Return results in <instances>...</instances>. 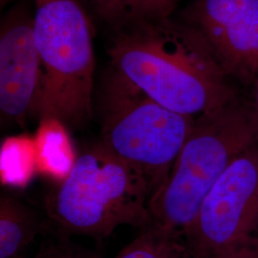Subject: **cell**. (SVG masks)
<instances>
[{
  "label": "cell",
  "mask_w": 258,
  "mask_h": 258,
  "mask_svg": "<svg viewBox=\"0 0 258 258\" xmlns=\"http://www.w3.org/2000/svg\"><path fill=\"white\" fill-rule=\"evenodd\" d=\"M34 37L42 65L38 120L80 126L92 116V24L79 0H36Z\"/></svg>",
  "instance_id": "4"
},
{
  "label": "cell",
  "mask_w": 258,
  "mask_h": 258,
  "mask_svg": "<svg viewBox=\"0 0 258 258\" xmlns=\"http://www.w3.org/2000/svg\"><path fill=\"white\" fill-rule=\"evenodd\" d=\"M37 171L34 139L8 138L1 148V179L3 184L22 186Z\"/></svg>",
  "instance_id": "12"
},
{
  "label": "cell",
  "mask_w": 258,
  "mask_h": 258,
  "mask_svg": "<svg viewBox=\"0 0 258 258\" xmlns=\"http://www.w3.org/2000/svg\"><path fill=\"white\" fill-rule=\"evenodd\" d=\"M43 71L33 28V17L16 8L0 31V112L2 122L24 126L37 117Z\"/></svg>",
  "instance_id": "8"
},
{
  "label": "cell",
  "mask_w": 258,
  "mask_h": 258,
  "mask_svg": "<svg viewBox=\"0 0 258 258\" xmlns=\"http://www.w3.org/2000/svg\"><path fill=\"white\" fill-rule=\"evenodd\" d=\"M35 258H101L97 253L76 246L65 239L46 241Z\"/></svg>",
  "instance_id": "14"
},
{
  "label": "cell",
  "mask_w": 258,
  "mask_h": 258,
  "mask_svg": "<svg viewBox=\"0 0 258 258\" xmlns=\"http://www.w3.org/2000/svg\"><path fill=\"white\" fill-rule=\"evenodd\" d=\"M97 15L114 28L123 22V0H99Z\"/></svg>",
  "instance_id": "16"
},
{
  "label": "cell",
  "mask_w": 258,
  "mask_h": 258,
  "mask_svg": "<svg viewBox=\"0 0 258 258\" xmlns=\"http://www.w3.org/2000/svg\"><path fill=\"white\" fill-rule=\"evenodd\" d=\"M41 229L37 212L13 196L0 200V258H25Z\"/></svg>",
  "instance_id": "9"
},
{
  "label": "cell",
  "mask_w": 258,
  "mask_h": 258,
  "mask_svg": "<svg viewBox=\"0 0 258 258\" xmlns=\"http://www.w3.org/2000/svg\"><path fill=\"white\" fill-rule=\"evenodd\" d=\"M34 146L37 171L58 182L64 180L77 160L64 123L55 118L39 120Z\"/></svg>",
  "instance_id": "10"
},
{
  "label": "cell",
  "mask_w": 258,
  "mask_h": 258,
  "mask_svg": "<svg viewBox=\"0 0 258 258\" xmlns=\"http://www.w3.org/2000/svg\"><path fill=\"white\" fill-rule=\"evenodd\" d=\"M258 231V147L252 146L222 174L185 234L196 258H212Z\"/></svg>",
  "instance_id": "6"
},
{
  "label": "cell",
  "mask_w": 258,
  "mask_h": 258,
  "mask_svg": "<svg viewBox=\"0 0 258 258\" xmlns=\"http://www.w3.org/2000/svg\"><path fill=\"white\" fill-rule=\"evenodd\" d=\"M182 0H123V23L139 19L169 18Z\"/></svg>",
  "instance_id": "13"
},
{
  "label": "cell",
  "mask_w": 258,
  "mask_h": 258,
  "mask_svg": "<svg viewBox=\"0 0 258 258\" xmlns=\"http://www.w3.org/2000/svg\"><path fill=\"white\" fill-rule=\"evenodd\" d=\"M115 258H196L184 234L148 226Z\"/></svg>",
  "instance_id": "11"
},
{
  "label": "cell",
  "mask_w": 258,
  "mask_h": 258,
  "mask_svg": "<svg viewBox=\"0 0 258 258\" xmlns=\"http://www.w3.org/2000/svg\"><path fill=\"white\" fill-rule=\"evenodd\" d=\"M115 30L111 70L167 109L196 118L238 96L205 39L182 19L132 20Z\"/></svg>",
  "instance_id": "1"
},
{
  "label": "cell",
  "mask_w": 258,
  "mask_h": 258,
  "mask_svg": "<svg viewBox=\"0 0 258 258\" xmlns=\"http://www.w3.org/2000/svg\"><path fill=\"white\" fill-rule=\"evenodd\" d=\"M86 1H88V2L92 5L93 7H94V10H95V12H96L97 7H98V2H99V0H86Z\"/></svg>",
  "instance_id": "17"
},
{
  "label": "cell",
  "mask_w": 258,
  "mask_h": 258,
  "mask_svg": "<svg viewBox=\"0 0 258 258\" xmlns=\"http://www.w3.org/2000/svg\"><path fill=\"white\" fill-rule=\"evenodd\" d=\"M256 233H258V231H257V232H256Z\"/></svg>",
  "instance_id": "19"
},
{
  "label": "cell",
  "mask_w": 258,
  "mask_h": 258,
  "mask_svg": "<svg viewBox=\"0 0 258 258\" xmlns=\"http://www.w3.org/2000/svg\"><path fill=\"white\" fill-rule=\"evenodd\" d=\"M212 258H258V233L240 240Z\"/></svg>",
  "instance_id": "15"
},
{
  "label": "cell",
  "mask_w": 258,
  "mask_h": 258,
  "mask_svg": "<svg viewBox=\"0 0 258 258\" xmlns=\"http://www.w3.org/2000/svg\"><path fill=\"white\" fill-rule=\"evenodd\" d=\"M151 196L146 178L100 142L77 157L46 209L65 233L102 239L121 225L148 226Z\"/></svg>",
  "instance_id": "3"
},
{
  "label": "cell",
  "mask_w": 258,
  "mask_h": 258,
  "mask_svg": "<svg viewBox=\"0 0 258 258\" xmlns=\"http://www.w3.org/2000/svg\"><path fill=\"white\" fill-rule=\"evenodd\" d=\"M181 19L201 35L230 79H258V0H191Z\"/></svg>",
  "instance_id": "7"
},
{
  "label": "cell",
  "mask_w": 258,
  "mask_h": 258,
  "mask_svg": "<svg viewBox=\"0 0 258 258\" xmlns=\"http://www.w3.org/2000/svg\"><path fill=\"white\" fill-rule=\"evenodd\" d=\"M102 101L101 142L146 178L153 195L165 183L195 117L162 106L112 70Z\"/></svg>",
  "instance_id": "5"
},
{
  "label": "cell",
  "mask_w": 258,
  "mask_h": 258,
  "mask_svg": "<svg viewBox=\"0 0 258 258\" xmlns=\"http://www.w3.org/2000/svg\"><path fill=\"white\" fill-rule=\"evenodd\" d=\"M1 1V6H4L5 4H7L11 0H0Z\"/></svg>",
  "instance_id": "18"
},
{
  "label": "cell",
  "mask_w": 258,
  "mask_h": 258,
  "mask_svg": "<svg viewBox=\"0 0 258 258\" xmlns=\"http://www.w3.org/2000/svg\"><path fill=\"white\" fill-rule=\"evenodd\" d=\"M257 140L258 109L239 95L196 117L165 183L149 201L148 226L185 236L213 185Z\"/></svg>",
  "instance_id": "2"
}]
</instances>
